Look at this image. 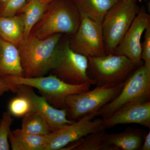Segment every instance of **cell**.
<instances>
[{
	"instance_id": "obj_16",
	"label": "cell",
	"mask_w": 150,
	"mask_h": 150,
	"mask_svg": "<svg viewBox=\"0 0 150 150\" xmlns=\"http://www.w3.org/2000/svg\"><path fill=\"white\" fill-rule=\"evenodd\" d=\"M48 139L49 134L33 135L20 129L11 131L9 142L13 150H45Z\"/></svg>"
},
{
	"instance_id": "obj_2",
	"label": "cell",
	"mask_w": 150,
	"mask_h": 150,
	"mask_svg": "<svg viewBox=\"0 0 150 150\" xmlns=\"http://www.w3.org/2000/svg\"><path fill=\"white\" fill-rule=\"evenodd\" d=\"M81 19L72 0H52L30 34L41 39L57 33L74 35Z\"/></svg>"
},
{
	"instance_id": "obj_24",
	"label": "cell",
	"mask_w": 150,
	"mask_h": 150,
	"mask_svg": "<svg viewBox=\"0 0 150 150\" xmlns=\"http://www.w3.org/2000/svg\"><path fill=\"white\" fill-rule=\"evenodd\" d=\"M28 0H7L0 11V16H12L23 8Z\"/></svg>"
},
{
	"instance_id": "obj_14",
	"label": "cell",
	"mask_w": 150,
	"mask_h": 150,
	"mask_svg": "<svg viewBox=\"0 0 150 150\" xmlns=\"http://www.w3.org/2000/svg\"><path fill=\"white\" fill-rule=\"evenodd\" d=\"M23 76L17 46L0 38V77Z\"/></svg>"
},
{
	"instance_id": "obj_1",
	"label": "cell",
	"mask_w": 150,
	"mask_h": 150,
	"mask_svg": "<svg viewBox=\"0 0 150 150\" xmlns=\"http://www.w3.org/2000/svg\"><path fill=\"white\" fill-rule=\"evenodd\" d=\"M62 34L57 33L45 38L30 34L18 48L23 76H41L52 69Z\"/></svg>"
},
{
	"instance_id": "obj_5",
	"label": "cell",
	"mask_w": 150,
	"mask_h": 150,
	"mask_svg": "<svg viewBox=\"0 0 150 150\" xmlns=\"http://www.w3.org/2000/svg\"><path fill=\"white\" fill-rule=\"evenodd\" d=\"M125 81L96 86L93 90L67 96L65 107L67 118L71 121H76L98 111L119 94Z\"/></svg>"
},
{
	"instance_id": "obj_18",
	"label": "cell",
	"mask_w": 150,
	"mask_h": 150,
	"mask_svg": "<svg viewBox=\"0 0 150 150\" xmlns=\"http://www.w3.org/2000/svg\"><path fill=\"white\" fill-rule=\"evenodd\" d=\"M82 18L102 23L108 11L118 0H72Z\"/></svg>"
},
{
	"instance_id": "obj_13",
	"label": "cell",
	"mask_w": 150,
	"mask_h": 150,
	"mask_svg": "<svg viewBox=\"0 0 150 150\" xmlns=\"http://www.w3.org/2000/svg\"><path fill=\"white\" fill-rule=\"evenodd\" d=\"M137 123L150 128V101L136 103L123 106L107 118L102 119L103 129L119 124Z\"/></svg>"
},
{
	"instance_id": "obj_23",
	"label": "cell",
	"mask_w": 150,
	"mask_h": 150,
	"mask_svg": "<svg viewBox=\"0 0 150 150\" xmlns=\"http://www.w3.org/2000/svg\"><path fill=\"white\" fill-rule=\"evenodd\" d=\"M8 111L16 117H23L32 110L29 100L25 96L18 95L11 100L8 104Z\"/></svg>"
},
{
	"instance_id": "obj_8",
	"label": "cell",
	"mask_w": 150,
	"mask_h": 150,
	"mask_svg": "<svg viewBox=\"0 0 150 150\" xmlns=\"http://www.w3.org/2000/svg\"><path fill=\"white\" fill-rule=\"evenodd\" d=\"M87 57L70 48L69 40L59 45L54 67V74L67 83L73 85H95L88 74Z\"/></svg>"
},
{
	"instance_id": "obj_25",
	"label": "cell",
	"mask_w": 150,
	"mask_h": 150,
	"mask_svg": "<svg viewBox=\"0 0 150 150\" xmlns=\"http://www.w3.org/2000/svg\"><path fill=\"white\" fill-rule=\"evenodd\" d=\"M145 31L144 39L142 43L141 59L144 62V65L150 67V25Z\"/></svg>"
},
{
	"instance_id": "obj_6",
	"label": "cell",
	"mask_w": 150,
	"mask_h": 150,
	"mask_svg": "<svg viewBox=\"0 0 150 150\" xmlns=\"http://www.w3.org/2000/svg\"><path fill=\"white\" fill-rule=\"evenodd\" d=\"M150 67L140 66L129 76L119 94L109 103L94 112L96 117L107 118L123 106L150 101Z\"/></svg>"
},
{
	"instance_id": "obj_3",
	"label": "cell",
	"mask_w": 150,
	"mask_h": 150,
	"mask_svg": "<svg viewBox=\"0 0 150 150\" xmlns=\"http://www.w3.org/2000/svg\"><path fill=\"white\" fill-rule=\"evenodd\" d=\"M140 8L137 0H118L108 11L102 23L106 55L113 54Z\"/></svg>"
},
{
	"instance_id": "obj_27",
	"label": "cell",
	"mask_w": 150,
	"mask_h": 150,
	"mask_svg": "<svg viewBox=\"0 0 150 150\" xmlns=\"http://www.w3.org/2000/svg\"><path fill=\"white\" fill-rule=\"evenodd\" d=\"M142 150H150V132L146 134L144 140L142 144L141 149Z\"/></svg>"
},
{
	"instance_id": "obj_10",
	"label": "cell",
	"mask_w": 150,
	"mask_h": 150,
	"mask_svg": "<svg viewBox=\"0 0 150 150\" xmlns=\"http://www.w3.org/2000/svg\"><path fill=\"white\" fill-rule=\"evenodd\" d=\"M94 112L67 124L49 134L45 150H62L65 147L91 133L105 130L102 119L97 118Z\"/></svg>"
},
{
	"instance_id": "obj_26",
	"label": "cell",
	"mask_w": 150,
	"mask_h": 150,
	"mask_svg": "<svg viewBox=\"0 0 150 150\" xmlns=\"http://www.w3.org/2000/svg\"><path fill=\"white\" fill-rule=\"evenodd\" d=\"M16 90L17 85L7 82L4 80L0 81V96L10 91L16 93Z\"/></svg>"
},
{
	"instance_id": "obj_30",
	"label": "cell",
	"mask_w": 150,
	"mask_h": 150,
	"mask_svg": "<svg viewBox=\"0 0 150 150\" xmlns=\"http://www.w3.org/2000/svg\"><path fill=\"white\" fill-rule=\"evenodd\" d=\"M1 1H3L5 2L7 0H1Z\"/></svg>"
},
{
	"instance_id": "obj_20",
	"label": "cell",
	"mask_w": 150,
	"mask_h": 150,
	"mask_svg": "<svg viewBox=\"0 0 150 150\" xmlns=\"http://www.w3.org/2000/svg\"><path fill=\"white\" fill-rule=\"evenodd\" d=\"M22 130L35 135H47L51 133L50 126L44 118L34 110H31L23 116Z\"/></svg>"
},
{
	"instance_id": "obj_15",
	"label": "cell",
	"mask_w": 150,
	"mask_h": 150,
	"mask_svg": "<svg viewBox=\"0 0 150 150\" xmlns=\"http://www.w3.org/2000/svg\"><path fill=\"white\" fill-rule=\"evenodd\" d=\"M146 134L145 130L129 127L121 133H107L106 142L116 150H141Z\"/></svg>"
},
{
	"instance_id": "obj_11",
	"label": "cell",
	"mask_w": 150,
	"mask_h": 150,
	"mask_svg": "<svg viewBox=\"0 0 150 150\" xmlns=\"http://www.w3.org/2000/svg\"><path fill=\"white\" fill-rule=\"evenodd\" d=\"M150 25V15L142 6L112 54L126 56L136 65H139L142 61V35Z\"/></svg>"
},
{
	"instance_id": "obj_12",
	"label": "cell",
	"mask_w": 150,
	"mask_h": 150,
	"mask_svg": "<svg viewBox=\"0 0 150 150\" xmlns=\"http://www.w3.org/2000/svg\"><path fill=\"white\" fill-rule=\"evenodd\" d=\"M16 93L18 95L25 96L29 100L32 110L44 118L50 126L51 132L75 121L68 119L65 108L59 109L54 107L43 97L38 95L31 87L17 85Z\"/></svg>"
},
{
	"instance_id": "obj_7",
	"label": "cell",
	"mask_w": 150,
	"mask_h": 150,
	"mask_svg": "<svg viewBox=\"0 0 150 150\" xmlns=\"http://www.w3.org/2000/svg\"><path fill=\"white\" fill-rule=\"evenodd\" d=\"M88 59V74L97 86L124 81L138 66L126 56L111 54Z\"/></svg>"
},
{
	"instance_id": "obj_21",
	"label": "cell",
	"mask_w": 150,
	"mask_h": 150,
	"mask_svg": "<svg viewBox=\"0 0 150 150\" xmlns=\"http://www.w3.org/2000/svg\"><path fill=\"white\" fill-rule=\"evenodd\" d=\"M105 130L91 133L78 140L75 150H116L107 144Z\"/></svg>"
},
{
	"instance_id": "obj_29",
	"label": "cell",
	"mask_w": 150,
	"mask_h": 150,
	"mask_svg": "<svg viewBox=\"0 0 150 150\" xmlns=\"http://www.w3.org/2000/svg\"><path fill=\"white\" fill-rule=\"evenodd\" d=\"M2 80H3L2 78H1V77H0V81H2Z\"/></svg>"
},
{
	"instance_id": "obj_28",
	"label": "cell",
	"mask_w": 150,
	"mask_h": 150,
	"mask_svg": "<svg viewBox=\"0 0 150 150\" xmlns=\"http://www.w3.org/2000/svg\"><path fill=\"white\" fill-rule=\"evenodd\" d=\"M44 1H47L49 2H51L52 0H44Z\"/></svg>"
},
{
	"instance_id": "obj_9",
	"label": "cell",
	"mask_w": 150,
	"mask_h": 150,
	"mask_svg": "<svg viewBox=\"0 0 150 150\" xmlns=\"http://www.w3.org/2000/svg\"><path fill=\"white\" fill-rule=\"evenodd\" d=\"M72 38L69 40L70 48L86 57L106 55L102 23L87 18H83Z\"/></svg>"
},
{
	"instance_id": "obj_31",
	"label": "cell",
	"mask_w": 150,
	"mask_h": 150,
	"mask_svg": "<svg viewBox=\"0 0 150 150\" xmlns=\"http://www.w3.org/2000/svg\"><path fill=\"white\" fill-rule=\"evenodd\" d=\"M144 1H147V0H144Z\"/></svg>"
},
{
	"instance_id": "obj_22",
	"label": "cell",
	"mask_w": 150,
	"mask_h": 150,
	"mask_svg": "<svg viewBox=\"0 0 150 150\" xmlns=\"http://www.w3.org/2000/svg\"><path fill=\"white\" fill-rule=\"evenodd\" d=\"M9 111L3 113L0 120V150H9L10 149L9 136L13 119Z\"/></svg>"
},
{
	"instance_id": "obj_4",
	"label": "cell",
	"mask_w": 150,
	"mask_h": 150,
	"mask_svg": "<svg viewBox=\"0 0 150 150\" xmlns=\"http://www.w3.org/2000/svg\"><path fill=\"white\" fill-rule=\"evenodd\" d=\"M2 79L10 83L24 85L37 89L42 95L41 96L54 107L59 109L65 108L67 96L88 91L91 85L89 83L71 84L65 82L54 75L31 78L9 76Z\"/></svg>"
},
{
	"instance_id": "obj_19",
	"label": "cell",
	"mask_w": 150,
	"mask_h": 150,
	"mask_svg": "<svg viewBox=\"0 0 150 150\" xmlns=\"http://www.w3.org/2000/svg\"><path fill=\"white\" fill-rule=\"evenodd\" d=\"M50 3L44 0H28L20 11L24 19L23 40L30 35L33 27L43 16Z\"/></svg>"
},
{
	"instance_id": "obj_17",
	"label": "cell",
	"mask_w": 150,
	"mask_h": 150,
	"mask_svg": "<svg viewBox=\"0 0 150 150\" xmlns=\"http://www.w3.org/2000/svg\"><path fill=\"white\" fill-rule=\"evenodd\" d=\"M24 23L22 14L0 16V38L18 47L24 39Z\"/></svg>"
}]
</instances>
